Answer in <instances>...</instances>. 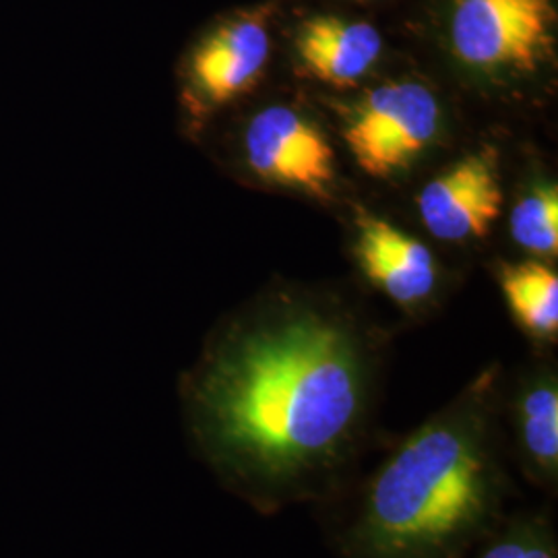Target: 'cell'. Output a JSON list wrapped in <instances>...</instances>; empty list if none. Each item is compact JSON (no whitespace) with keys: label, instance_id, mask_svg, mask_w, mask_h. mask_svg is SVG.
Segmentation results:
<instances>
[{"label":"cell","instance_id":"cell-5","mask_svg":"<svg viewBox=\"0 0 558 558\" xmlns=\"http://www.w3.org/2000/svg\"><path fill=\"white\" fill-rule=\"evenodd\" d=\"M244 156L265 182L327 197L336 170L333 149L315 122L288 106H269L244 131Z\"/></svg>","mask_w":558,"mask_h":558},{"label":"cell","instance_id":"cell-10","mask_svg":"<svg viewBox=\"0 0 558 558\" xmlns=\"http://www.w3.org/2000/svg\"><path fill=\"white\" fill-rule=\"evenodd\" d=\"M294 46L311 77L331 87H354L379 60L383 38L366 21L317 15L300 23Z\"/></svg>","mask_w":558,"mask_h":558},{"label":"cell","instance_id":"cell-6","mask_svg":"<svg viewBox=\"0 0 558 558\" xmlns=\"http://www.w3.org/2000/svg\"><path fill=\"white\" fill-rule=\"evenodd\" d=\"M420 218L435 239H482L502 211V189L488 154H468L430 180L418 199Z\"/></svg>","mask_w":558,"mask_h":558},{"label":"cell","instance_id":"cell-9","mask_svg":"<svg viewBox=\"0 0 558 558\" xmlns=\"http://www.w3.org/2000/svg\"><path fill=\"white\" fill-rule=\"evenodd\" d=\"M356 257L366 279L401 308H418L437 290L433 253L387 220L360 218Z\"/></svg>","mask_w":558,"mask_h":558},{"label":"cell","instance_id":"cell-13","mask_svg":"<svg viewBox=\"0 0 558 558\" xmlns=\"http://www.w3.org/2000/svg\"><path fill=\"white\" fill-rule=\"evenodd\" d=\"M511 236L532 255L558 253V191L555 184H536L511 211Z\"/></svg>","mask_w":558,"mask_h":558},{"label":"cell","instance_id":"cell-2","mask_svg":"<svg viewBox=\"0 0 558 558\" xmlns=\"http://www.w3.org/2000/svg\"><path fill=\"white\" fill-rule=\"evenodd\" d=\"M513 490L499 401L482 379L320 509L333 511L338 558H465L505 519Z\"/></svg>","mask_w":558,"mask_h":558},{"label":"cell","instance_id":"cell-8","mask_svg":"<svg viewBox=\"0 0 558 558\" xmlns=\"http://www.w3.org/2000/svg\"><path fill=\"white\" fill-rule=\"evenodd\" d=\"M509 461L544 495L558 490V383L542 371L523 380L500 416Z\"/></svg>","mask_w":558,"mask_h":558},{"label":"cell","instance_id":"cell-7","mask_svg":"<svg viewBox=\"0 0 558 558\" xmlns=\"http://www.w3.org/2000/svg\"><path fill=\"white\" fill-rule=\"evenodd\" d=\"M271 52L263 13L226 21L201 41L191 59V92L201 106L236 100L259 81Z\"/></svg>","mask_w":558,"mask_h":558},{"label":"cell","instance_id":"cell-1","mask_svg":"<svg viewBox=\"0 0 558 558\" xmlns=\"http://www.w3.org/2000/svg\"><path fill=\"white\" fill-rule=\"evenodd\" d=\"M373 348L356 323L279 300L226 327L191 383L193 435L260 515L325 505L373 449Z\"/></svg>","mask_w":558,"mask_h":558},{"label":"cell","instance_id":"cell-12","mask_svg":"<svg viewBox=\"0 0 558 558\" xmlns=\"http://www.w3.org/2000/svg\"><path fill=\"white\" fill-rule=\"evenodd\" d=\"M465 558H558L555 521L548 511L507 513Z\"/></svg>","mask_w":558,"mask_h":558},{"label":"cell","instance_id":"cell-3","mask_svg":"<svg viewBox=\"0 0 558 558\" xmlns=\"http://www.w3.org/2000/svg\"><path fill=\"white\" fill-rule=\"evenodd\" d=\"M553 0H456L449 25L459 62L486 75L534 73L550 59Z\"/></svg>","mask_w":558,"mask_h":558},{"label":"cell","instance_id":"cell-4","mask_svg":"<svg viewBox=\"0 0 558 558\" xmlns=\"http://www.w3.org/2000/svg\"><path fill=\"white\" fill-rule=\"evenodd\" d=\"M439 129L435 94L416 81H398L362 96L348 110L341 135L364 174L389 179L418 160Z\"/></svg>","mask_w":558,"mask_h":558},{"label":"cell","instance_id":"cell-11","mask_svg":"<svg viewBox=\"0 0 558 558\" xmlns=\"http://www.w3.org/2000/svg\"><path fill=\"white\" fill-rule=\"evenodd\" d=\"M507 306L530 338L553 343L558 336V276L539 260H523L500 269Z\"/></svg>","mask_w":558,"mask_h":558}]
</instances>
